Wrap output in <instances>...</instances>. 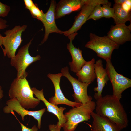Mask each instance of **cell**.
Returning a JSON list of instances; mask_svg holds the SVG:
<instances>
[{"label":"cell","instance_id":"8","mask_svg":"<svg viewBox=\"0 0 131 131\" xmlns=\"http://www.w3.org/2000/svg\"><path fill=\"white\" fill-rule=\"evenodd\" d=\"M61 71L62 76L66 78L72 86L74 93L72 96L76 102L84 104L92 101V98L88 95L87 92V88L90 84L81 82L72 76L68 67L62 68Z\"/></svg>","mask_w":131,"mask_h":131},{"label":"cell","instance_id":"12","mask_svg":"<svg viewBox=\"0 0 131 131\" xmlns=\"http://www.w3.org/2000/svg\"><path fill=\"white\" fill-rule=\"evenodd\" d=\"M31 89L33 94L37 98L44 102L47 107V111L52 113L57 117L58 121L57 124L58 126L61 128L63 127L66 122V118L63 112L66 108L62 107H59L57 106L48 101L45 98L43 89L39 90L36 88L33 87Z\"/></svg>","mask_w":131,"mask_h":131},{"label":"cell","instance_id":"1","mask_svg":"<svg viewBox=\"0 0 131 131\" xmlns=\"http://www.w3.org/2000/svg\"><path fill=\"white\" fill-rule=\"evenodd\" d=\"M96 113L107 118L121 130L128 125L126 113L120 100L113 95H107L97 100Z\"/></svg>","mask_w":131,"mask_h":131},{"label":"cell","instance_id":"30","mask_svg":"<svg viewBox=\"0 0 131 131\" xmlns=\"http://www.w3.org/2000/svg\"><path fill=\"white\" fill-rule=\"evenodd\" d=\"M121 5L122 8L125 11L127 12H131V6L127 4L125 2L121 4Z\"/></svg>","mask_w":131,"mask_h":131},{"label":"cell","instance_id":"23","mask_svg":"<svg viewBox=\"0 0 131 131\" xmlns=\"http://www.w3.org/2000/svg\"><path fill=\"white\" fill-rule=\"evenodd\" d=\"M111 5L103 4L101 6L103 17L109 18H113L115 12L113 8L110 7Z\"/></svg>","mask_w":131,"mask_h":131},{"label":"cell","instance_id":"32","mask_svg":"<svg viewBox=\"0 0 131 131\" xmlns=\"http://www.w3.org/2000/svg\"><path fill=\"white\" fill-rule=\"evenodd\" d=\"M3 91L2 89V87L0 86V101L3 97Z\"/></svg>","mask_w":131,"mask_h":131},{"label":"cell","instance_id":"31","mask_svg":"<svg viewBox=\"0 0 131 131\" xmlns=\"http://www.w3.org/2000/svg\"><path fill=\"white\" fill-rule=\"evenodd\" d=\"M126 0H115L114 1L115 4L121 5L124 3Z\"/></svg>","mask_w":131,"mask_h":131},{"label":"cell","instance_id":"26","mask_svg":"<svg viewBox=\"0 0 131 131\" xmlns=\"http://www.w3.org/2000/svg\"><path fill=\"white\" fill-rule=\"evenodd\" d=\"M10 113H11L15 116L20 123L22 131H38V128L35 125H34L31 128H29L27 127L26 126L23 125L15 115L13 111H11Z\"/></svg>","mask_w":131,"mask_h":131},{"label":"cell","instance_id":"15","mask_svg":"<svg viewBox=\"0 0 131 131\" xmlns=\"http://www.w3.org/2000/svg\"><path fill=\"white\" fill-rule=\"evenodd\" d=\"M94 68L97 85L93 89L94 91L96 92L94 94V97L97 100L102 97V94L103 89L109 79L106 70L103 67L101 59L95 61Z\"/></svg>","mask_w":131,"mask_h":131},{"label":"cell","instance_id":"17","mask_svg":"<svg viewBox=\"0 0 131 131\" xmlns=\"http://www.w3.org/2000/svg\"><path fill=\"white\" fill-rule=\"evenodd\" d=\"M95 7L88 5H84L83 6L79 13L76 17L72 27L67 30L63 31V34L66 36L68 37L74 33H77L82 25L87 21Z\"/></svg>","mask_w":131,"mask_h":131},{"label":"cell","instance_id":"10","mask_svg":"<svg viewBox=\"0 0 131 131\" xmlns=\"http://www.w3.org/2000/svg\"><path fill=\"white\" fill-rule=\"evenodd\" d=\"M52 82L54 88L55 94L49 98V102L55 105L64 104L69 106L72 108L78 106L82 104L68 100L64 96L60 88V82L62 76L61 73L57 74H48L47 75Z\"/></svg>","mask_w":131,"mask_h":131},{"label":"cell","instance_id":"4","mask_svg":"<svg viewBox=\"0 0 131 131\" xmlns=\"http://www.w3.org/2000/svg\"><path fill=\"white\" fill-rule=\"evenodd\" d=\"M90 40L85 46L94 51L99 57L106 61L111 60L113 51L118 49L119 45L110 39L107 36L100 37L95 34H90Z\"/></svg>","mask_w":131,"mask_h":131},{"label":"cell","instance_id":"6","mask_svg":"<svg viewBox=\"0 0 131 131\" xmlns=\"http://www.w3.org/2000/svg\"><path fill=\"white\" fill-rule=\"evenodd\" d=\"M33 39L20 48L17 54L11 58V65L15 68L17 71L16 78H17L26 77L28 74L25 70L31 64L41 58L40 55L32 57L29 53V47Z\"/></svg>","mask_w":131,"mask_h":131},{"label":"cell","instance_id":"25","mask_svg":"<svg viewBox=\"0 0 131 131\" xmlns=\"http://www.w3.org/2000/svg\"><path fill=\"white\" fill-rule=\"evenodd\" d=\"M10 10L9 6L3 3L0 1V17H4L7 16Z\"/></svg>","mask_w":131,"mask_h":131},{"label":"cell","instance_id":"19","mask_svg":"<svg viewBox=\"0 0 131 131\" xmlns=\"http://www.w3.org/2000/svg\"><path fill=\"white\" fill-rule=\"evenodd\" d=\"M95 60L92 58L86 61L81 69L76 73L78 80L81 82L90 84L96 79L94 68Z\"/></svg>","mask_w":131,"mask_h":131},{"label":"cell","instance_id":"9","mask_svg":"<svg viewBox=\"0 0 131 131\" xmlns=\"http://www.w3.org/2000/svg\"><path fill=\"white\" fill-rule=\"evenodd\" d=\"M6 104L7 105L3 109L4 113H9L11 111H14L21 115L23 121L24 120V117L26 115L32 116L38 121V128H40L41 119L46 111L45 108L35 111H29L23 107L15 98L8 100Z\"/></svg>","mask_w":131,"mask_h":131},{"label":"cell","instance_id":"3","mask_svg":"<svg viewBox=\"0 0 131 131\" xmlns=\"http://www.w3.org/2000/svg\"><path fill=\"white\" fill-rule=\"evenodd\" d=\"M96 105V102L91 101L73 108L66 113V122L63 127L64 131H74L79 123L90 119Z\"/></svg>","mask_w":131,"mask_h":131},{"label":"cell","instance_id":"22","mask_svg":"<svg viewBox=\"0 0 131 131\" xmlns=\"http://www.w3.org/2000/svg\"><path fill=\"white\" fill-rule=\"evenodd\" d=\"M28 10L32 17L41 21L44 13L42 10L39 9L36 4H34Z\"/></svg>","mask_w":131,"mask_h":131},{"label":"cell","instance_id":"11","mask_svg":"<svg viewBox=\"0 0 131 131\" xmlns=\"http://www.w3.org/2000/svg\"><path fill=\"white\" fill-rule=\"evenodd\" d=\"M56 4L55 0H51L48 9L44 14L41 21L44 27L45 33L43 38L40 45L43 44L47 40L49 34L51 33L63 34V31L57 27L55 23V10Z\"/></svg>","mask_w":131,"mask_h":131},{"label":"cell","instance_id":"27","mask_svg":"<svg viewBox=\"0 0 131 131\" xmlns=\"http://www.w3.org/2000/svg\"><path fill=\"white\" fill-rule=\"evenodd\" d=\"M24 1L26 8L28 9L31 8L34 4L32 0H24Z\"/></svg>","mask_w":131,"mask_h":131},{"label":"cell","instance_id":"7","mask_svg":"<svg viewBox=\"0 0 131 131\" xmlns=\"http://www.w3.org/2000/svg\"><path fill=\"white\" fill-rule=\"evenodd\" d=\"M106 61L105 69L112 84V95L120 100L123 92L131 87V80L118 73L115 69L111 60Z\"/></svg>","mask_w":131,"mask_h":131},{"label":"cell","instance_id":"13","mask_svg":"<svg viewBox=\"0 0 131 131\" xmlns=\"http://www.w3.org/2000/svg\"><path fill=\"white\" fill-rule=\"evenodd\" d=\"M77 33H75L69 36L70 42L67 44V48L70 53L72 58V62H69V64L71 71L76 73L81 68L86 61L84 59L82 51L79 48L75 47L72 43V41Z\"/></svg>","mask_w":131,"mask_h":131},{"label":"cell","instance_id":"2","mask_svg":"<svg viewBox=\"0 0 131 131\" xmlns=\"http://www.w3.org/2000/svg\"><path fill=\"white\" fill-rule=\"evenodd\" d=\"M26 77L15 79L8 92L10 99L16 98L21 105L27 110L35 108L40 100L33 96V93Z\"/></svg>","mask_w":131,"mask_h":131},{"label":"cell","instance_id":"24","mask_svg":"<svg viewBox=\"0 0 131 131\" xmlns=\"http://www.w3.org/2000/svg\"><path fill=\"white\" fill-rule=\"evenodd\" d=\"M83 4L95 6L98 5L107 4L111 5V3L107 0H82Z\"/></svg>","mask_w":131,"mask_h":131},{"label":"cell","instance_id":"18","mask_svg":"<svg viewBox=\"0 0 131 131\" xmlns=\"http://www.w3.org/2000/svg\"><path fill=\"white\" fill-rule=\"evenodd\" d=\"M92 131H121V130L114 123L107 118L101 116L92 112Z\"/></svg>","mask_w":131,"mask_h":131},{"label":"cell","instance_id":"14","mask_svg":"<svg viewBox=\"0 0 131 131\" xmlns=\"http://www.w3.org/2000/svg\"><path fill=\"white\" fill-rule=\"evenodd\" d=\"M131 30L125 24H116L112 27L107 37L119 45L124 44L131 40Z\"/></svg>","mask_w":131,"mask_h":131},{"label":"cell","instance_id":"16","mask_svg":"<svg viewBox=\"0 0 131 131\" xmlns=\"http://www.w3.org/2000/svg\"><path fill=\"white\" fill-rule=\"evenodd\" d=\"M83 5L82 0H60L56 5L55 18L59 19L73 11H78Z\"/></svg>","mask_w":131,"mask_h":131},{"label":"cell","instance_id":"28","mask_svg":"<svg viewBox=\"0 0 131 131\" xmlns=\"http://www.w3.org/2000/svg\"><path fill=\"white\" fill-rule=\"evenodd\" d=\"M6 20L3 19L0 17V31L1 29H4L8 26L6 23Z\"/></svg>","mask_w":131,"mask_h":131},{"label":"cell","instance_id":"5","mask_svg":"<svg viewBox=\"0 0 131 131\" xmlns=\"http://www.w3.org/2000/svg\"><path fill=\"white\" fill-rule=\"evenodd\" d=\"M27 27L26 25L16 26L12 29L6 30L4 32L5 36H2L1 38L2 45L5 48L3 50L4 56L7 55L11 58L15 56L16 52L23 41L22 33Z\"/></svg>","mask_w":131,"mask_h":131},{"label":"cell","instance_id":"29","mask_svg":"<svg viewBox=\"0 0 131 131\" xmlns=\"http://www.w3.org/2000/svg\"><path fill=\"white\" fill-rule=\"evenodd\" d=\"M49 129L51 131H60L61 128L59 127L57 124H50L49 126Z\"/></svg>","mask_w":131,"mask_h":131},{"label":"cell","instance_id":"21","mask_svg":"<svg viewBox=\"0 0 131 131\" xmlns=\"http://www.w3.org/2000/svg\"><path fill=\"white\" fill-rule=\"evenodd\" d=\"M103 17V16L101 6L100 5H98L95 6L87 20L91 19L96 20Z\"/></svg>","mask_w":131,"mask_h":131},{"label":"cell","instance_id":"20","mask_svg":"<svg viewBox=\"0 0 131 131\" xmlns=\"http://www.w3.org/2000/svg\"><path fill=\"white\" fill-rule=\"evenodd\" d=\"M115 12L113 18L116 24H125L127 21H131V12H127L122 8L120 4L115 3L113 6Z\"/></svg>","mask_w":131,"mask_h":131}]
</instances>
